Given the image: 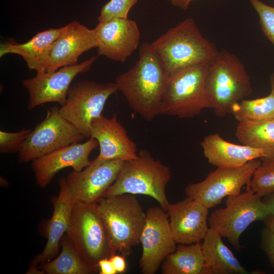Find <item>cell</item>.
Masks as SVG:
<instances>
[{"label":"cell","mask_w":274,"mask_h":274,"mask_svg":"<svg viewBox=\"0 0 274 274\" xmlns=\"http://www.w3.org/2000/svg\"><path fill=\"white\" fill-rule=\"evenodd\" d=\"M168 78L150 43L144 42L135 65L118 75L115 83L130 107L150 121L161 115L162 97Z\"/></svg>","instance_id":"cell-1"},{"label":"cell","mask_w":274,"mask_h":274,"mask_svg":"<svg viewBox=\"0 0 274 274\" xmlns=\"http://www.w3.org/2000/svg\"><path fill=\"white\" fill-rule=\"evenodd\" d=\"M168 75L183 68L212 62L219 51L204 37L192 18H187L150 43Z\"/></svg>","instance_id":"cell-2"},{"label":"cell","mask_w":274,"mask_h":274,"mask_svg":"<svg viewBox=\"0 0 274 274\" xmlns=\"http://www.w3.org/2000/svg\"><path fill=\"white\" fill-rule=\"evenodd\" d=\"M206 91L215 114L224 117L233 105L252 92L250 76L238 57L223 49L211 62L205 80Z\"/></svg>","instance_id":"cell-3"},{"label":"cell","mask_w":274,"mask_h":274,"mask_svg":"<svg viewBox=\"0 0 274 274\" xmlns=\"http://www.w3.org/2000/svg\"><path fill=\"white\" fill-rule=\"evenodd\" d=\"M170 178L168 166L155 159L149 151L142 150L136 158L124 161L117 179L104 197L122 194L147 195L166 211L170 203L165 188Z\"/></svg>","instance_id":"cell-4"},{"label":"cell","mask_w":274,"mask_h":274,"mask_svg":"<svg viewBox=\"0 0 274 274\" xmlns=\"http://www.w3.org/2000/svg\"><path fill=\"white\" fill-rule=\"evenodd\" d=\"M97 208L115 251L129 255L132 248L140 243L146 218L135 195L104 197L97 201Z\"/></svg>","instance_id":"cell-5"},{"label":"cell","mask_w":274,"mask_h":274,"mask_svg":"<svg viewBox=\"0 0 274 274\" xmlns=\"http://www.w3.org/2000/svg\"><path fill=\"white\" fill-rule=\"evenodd\" d=\"M211 62L191 65L169 76L162 97L161 114L190 118L199 114L204 109L213 108L205 87Z\"/></svg>","instance_id":"cell-6"},{"label":"cell","mask_w":274,"mask_h":274,"mask_svg":"<svg viewBox=\"0 0 274 274\" xmlns=\"http://www.w3.org/2000/svg\"><path fill=\"white\" fill-rule=\"evenodd\" d=\"M66 234L94 272H99L100 260L116 254L98 212L97 202H75Z\"/></svg>","instance_id":"cell-7"},{"label":"cell","mask_w":274,"mask_h":274,"mask_svg":"<svg viewBox=\"0 0 274 274\" xmlns=\"http://www.w3.org/2000/svg\"><path fill=\"white\" fill-rule=\"evenodd\" d=\"M249 184L244 193L227 196L225 208L214 211L208 219L210 227L227 238L237 251L241 249V235L249 226L270 215L267 205Z\"/></svg>","instance_id":"cell-8"},{"label":"cell","mask_w":274,"mask_h":274,"mask_svg":"<svg viewBox=\"0 0 274 274\" xmlns=\"http://www.w3.org/2000/svg\"><path fill=\"white\" fill-rule=\"evenodd\" d=\"M85 137L54 106L47 110L45 119L31 130L19 152L21 163L33 161L61 148L78 143Z\"/></svg>","instance_id":"cell-9"},{"label":"cell","mask_w":274,"mask_h":274,"mask_svg":"<svg viewBox=\"0 0 274 274\" xmlns=\"http://www.w3.org/2000/svg\"><path fill=\"white\" fill-rule=\"evenodd\" d=\"M118 91L116 83L82 80L71 86L65 104L59 111L85 138H90L92 122L102 115L109 97Z\"/></svg>","instance_id":"cell-10"},{"label":"cell","mask_w":274,"mask_h":274,"mask_svg":"<svg viewBox=\"0 0 274 274\" xmlns=\"http://www.w3.org/2000/svg\"><path fill=\"white\" fill-rule=\"evenodd\" d=\"M260 163V161L254 159L239 167H217L202 181L188 184L185 194L208 209L213 208L220 204L225 197L241 193L242 187L250 184Z\"/></svg>","instance_id":"cell-11"},{"label":"cell","mask_w":274,"mask_h":274,"mask_svg":"<svg viewBox=\"0 0 274 274\" xmlns=\"http://www.w3.org/2000/svg\"><path fill=\"white\" fill-rule=\"evenodd\" d=\"M140 243L143 252L140 260L141 271L154 274L166 257L177 249L168 214L161 207H151L146 212Z\"/></svg>","instance_id":"cell-12"},{"label":"cell","mask_w":274,"mask_h":274,"mask_svg":"<svg viewBox=\"0 0 274 274\" xmlns=\"http://www.w3.org/2000/svg\"><path fill=\"white\" fill-rule=\"evenodd\" d=\"M97 58L92 56L80 63L62 67L52 72H38L30 79L22 81L29 94L28 110L48 102L63 106L67 99L71 84L80 73L87 72Z\"/></svg>","instance_id":"cell-13"},{"label":"cell","mask_w":274,"mask_h":274,"mask_svg":"<svg viewBox=\"0 0 274 274\" xmlns=\"http://www.w3.org/2000/svg\"><path fill=\"white\" fill-rule=\"evenodd\" d=\"M124 161L94 159L81 171L73 170L66 179L69 191L76 202L96 203L117 179Z\"/></svg>","instance_id":"cell-14"},{"label":"cell","mask_w":274,"mask_h":274,"mask_svg":"<svg viewBox=\"0 0 274 274\" xmlns=\"http://www.w3.org/2000/svg\"><path fill=\"white\" fill-rule=\"evenodd\" d=\"M98 146L97 141L90 137L84 143L61 148L32 161L31 167L37 184L45 188L59 171L66 167L82 170L90 164V154Z\"/></svg>","instance_id":"cell-15"},{"label":"cell","mask_w":274,"mask_h":274,"mask_svg":"<svg viewBox=\"0 0 274 274\" xmlns=\"http://www.w3.org/2000/svg\"><path fill=\"white\" fill-rule=\"evenodd\" d=\"M95 29L99 55L125 62L139 46L141 34L132 20L115 18L99 22Z\"/></svg>","instance_id":"cell-16"},{"label":"cell","mask_w":274,"mask_h":274,"mask_svg":"<svg viewBox=\"0 0 274 274\" xmlns=\"http://www.w3.org/2000/svg\"><path fill=\"white\" fill-rule=\"evenodd\" d=\"M98 45L95 28L89 29L75 21L62 27L49 54L46 72L78 64L79 56Z\"/></svg>","instance_id":"cell-17"},{"label":"cell","mask_w":274,"mask_h":274,"mask_svg":"<svg viewBox=\"0 0 274 274\" xmlns=\"http://www.w3.org/2000/svg\"><path fill=\"white\" fill-rule=\"evenodd\" d=\"M166 212L177 244L189 245L203 240L210 228L208 208L187 197L180 201L169 203Z\"/></svg>","instance_id":"cell-18"},{"label":"cell","mask_w":274,"mask_h":274,"mask_svg":"<svg viewBox=\"0 0 274 274\" xmlns=\"http://www.w3.org/2000/svg\"><path fill=\"white\" fill-rule=\"evenodd\" d=\"M90 137L98 143L97 160L125 161L138 156L135 144L128 136L116 113L110 118L102 115L95 119L90 126Z\"/></svg>","instance_id":"cell-19"},{"label":"cell","mask_w":274,"mask_h":274,"mask_svg":"<svg viewBox=\"0 0 274 274\" xmlns=\"http://www.w3.org/2000/svg\"><path fill=\"white\" fill-rule=\"evenodd\" d=\"M59 184V194L52 199L53 211L48 226L47 243L42 252L32 260L33 266L50 261L57 255L61 240L69 227L76 201L69 191L66 179L61 178Z\"/></svg>","instance_id":"cell-20"},{"label":"cell","mask_w":274,"mask_h":274,"mask_svg":"<svg viewBox=\"0 0 274 274\" xmlns=\"http://www.w3.org/2000/svg\"><path fill=\"white\" fill-rule=\"evenodd\" d=\"M200 146L208 162L217 167H239L252 160L266 157L263 150L230 143L217 133L204 137Z\"/></svg>","instance_id":"cell-21"},{"label":"cell","mask_w":274,"mask_h":274,"mask_svg":"<svg viewBox=\"0 0 274 274\" xmlns=\"http://www.w3.org/2000/svg\"><path fill=\"white\" fill-rule=\"evenodd\" d=\"M62 27L38 32L26 42L9 41L1 44L0 57L11 53L21 56L28 67L38 72H46L51 48L60 34Z\"/></svg>","instance_id":"cell-22"},{"label":"cell","mask_w":274,"mask_h":274,"mask_svg":"<svg viewBox=\"0 0 274 274\" xmlns=\"http://www.w3.org/2000/svg\"><path fill=\"white\" fill-rule=\"evenodd\" d=\"M223 237L210 227L201 243L202 250L209 274H246L232 251L225 245Z\"/></svg>","instance_id":"cell-23"},{"label":"cell","mask_w":274,"mask_h":274,"mask_svg":"<svg viewBox=\"0 0 274 274\" xmlns=\"http://www.w3.org/2000/svg\"><path fill=\"white\" fill-rule=\"evenodd\" d=\"M163 274H209L200 242L180 244L161 264Z\"/></svg>","instance_id":"cell-24"},{"label":"cell","mask_w":274,"mask_h":274,"mask_svg":"<svg viewBox=\"0 0 274 274\" xmlns=\"http://www.w3.org/2000/svg\"><path fill=\"white\" fill-rule=\"evenodd\" d=\"M60 245L61 250L54 259L41 263L40 268L47 274H89L92 268L85 262L65 233Z\"/></svg>","instance_id":"cell-25"},{"label":"cell","mask_w":274,"mask_h":274,"mask_svg":"<svg viewBox=\"0 0 274 274\" xmlns=\"http://www.w3.org/2000/svg\"><path fill=\"white\" fill-rule=\"evenodd\" d=\"M235 135L241 144L263 150L266 157H274V118L257 122H239Z\"/></svg>","instance_id":"cell-26"},{"label":"cell","mask_w":274,"mask_h":274,"mask_svg":"<svg viewBox=\"0 0 274 274\" xmlns=\"http://www.w3.org/2000/svg\"><path fill=\"white\" fill-rule=\"evenodd\" d=\"M238 122H257L274 118V94L253 99H244L233 106L231 113Z\"/></svg>","instance_id":"cell-27"},{"label":"cell","mask_w":274,"mask_h":274,"mask_svg":"<svg viewBox=\"0 0 274 274\" xmlns=\"http://www.w3.org/2000/svg\"><path fill=\"white\" fill-rule=\"evenodd\" d=\"M262 161L255 170L251 182V189L260 197L274 193V157L261 158Z\"/></svg>","instance_id":"cell-28"},{"label":"cell","mask_w":274,"mask_h":274,"mask_svg":"<svg viewBox=\"0 0 274 274\" xmlns=\"http://www.w3.org/2000/svg\"><path fill=\"white\" fill-rule=\"evenodd\" d=\"M139 0H110L102 6L98 17V22L115 18H128L130 9Z\"/></svg>","instance_id":"cell-29"},{"label":"cell","mask_w":274,"mask_h":274,"mask_svg":"<svg viewBox=\"0 0 274 274\" xmlns=\"http://www.w3.org/2000/svg\"><path fill=\"white\" fill-rule=\"evenodd\" d=\"M249 1L259 16L263 33L274 46V7L260 0Z\"/></svg>","instance_id":"cell-30"},{"label":"cell","mask_w":274,"mask_h":274,"mask_svg":"<svg viewBox=\"0 0 274 274\" xmlns=\"http://www.w3.org/2000/svg\"><path fill=\"white\" fill-rule=\"evenodd\" d=\"M31 130L23 129L13 132L1 130L0 152L2 154L19 153Z\"/></svg>","instance_id":"cell-31"},{"label":"cell","mask_w":274,"mask_h":274,"mask_svg":"<svg viewBox=\"0 0 274 274\" xmlns=\"http://www.w3.org/2000/svg\"><path fill=\"white\" fill-rule=\"evenodd\" d=\"M261 247L274 267V232L266 227L261 232Z\"/></svg>","instance_id":"cell-32"},{"label":"cell","mask_w":274,"mask_h":274,"mask_svg":"<svg viewBox=\"0 0 274 274\" xmlns=\"http://www.w3.org/2000/svg\"><path fill=\"white\" fill-rule=\"evenodd\" d=\"M100 274L117 273L110 258L102 259L98 262Z\"/></svg>","instance_id":"cell-33"},{"label":"cell","mask_w":274,"mask_h":274,"mask_svg":"<svg viewBox=\"0 0 274 274\" xmlns=\"http://www.w3.org/2000/svg\"><path fill=\"white\" fill-rule=\"evenodd\" d=\"M117 273H123L126 269V263L124 256L116 255L112 256L110 258Z\"/></svg>","instance_id":"cell-34"},{"label":"cell","mask_w":274,"mask_h":274,"mask_svg":"<svg viewBox=\"0 0 274 274\" xmlns=\"http://www.w3.org/2000/svg\"><path fill=\"white\" fill-rule=\"evenodd\" d=\"M173 6L178 7L183 10H186L188 9L190 3L197 0H167Z\"/></svg>","instance_id":"cell-35"},{"label":"cell","mask_w":274,"mask_h":274,"mask_svg":"<svg viewBox=\"0 0 274 274\" xmlns=\"http://www.w3.org/2000/svg\"><path fill=\"white\" fill-rule=\"evenodd\" d=\"M268 196L264 201L268 206L270 215L274 216V193Z\"/></svg>","instance_id":"cell-36"},{"label":"cell","mask_w":274,"mask_h":274,"mask_svg":"<svg viewBox=\"0 0 274 274\" xmlns=\"http://www.w3.org/2000/svg\"><path fill=\"white\" fill-rule=\"evenodd\" d=\"M263 221L265 227L274 232V216L269 215Z\"/></svg>","instance_id":"cell-37"},{"label":"cell","mask_w":274,"mask_h":274,"mask_svg":"<svg viewBox=\"0 0 274 274\" xmlns=\"http://www.w3.org/2000/svg\"><path fill=\"white\" fill-rule=\"evenodd\" d=\"M269 83L271 88V92L274 94V72H273L270 76Z\"/></svg>","instance_id":"cell-38"}]
</instances>
